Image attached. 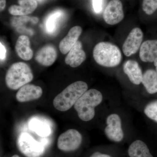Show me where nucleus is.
I'll use <instances>...</instances> for the list:
<instances>
[{"label": "nucleus", "instance_id": "obj_1", "mask_svg": "<svg viewBox=\"0 0 157 157\" xmlns=\"http://www.w3.org/2000/svg\"><path fill=\"white\" fill-rule=\"evenodd\" d=\"M88 88L87 83L83 81H76L70 84L55 98L54 107L59 111H67L87 90Z\"/></svg>", "mask_w": 157, "mask_h": 157}, {"label": "nucleus", "instance_id": "obj_2", "mask_svg": "<svg viewBox=\"0 0 157 157\" xmlns=\"http://www.w3.org/2000/svg\"><path fill=\"white\" fill-rule=\"evenodd\" d=\"M103 96L98 90H87L74 105L78 117L83 121L92 120L95 115V108L102 102Z\"/></svg>", "mask_w": 157, "mask_h": 157}, {"label": "nucleus", "instance_id": "obj_3", "mask_svg": "<svg viewBox=\"0 0 157 157\" xmlns=\"http://www.w3.org/2000/svg\"><path fill=\"white\" fill-rule=\"evenodd\" d=\"M93 57L98 64L108 68L117 67L122 59L120 48L109 42H100L97 44L93 50Z\"/></svg>", "mask_w": 157, "mask_h": 157}, {"label": "nucleus", "instance_id": "obj_4", "mask_svg": "<svg viewBox=\"0 0 157 157\" xmlns=\"http://www.w3.org/2000/svg\"><path fill=\"white\" fill-rule=\"evenodd\" d=\"M33 75L28 65L23 62L13 64L6 74V85L10 89L17 90L32 81Z\"/></svg>", "mask_w": 157, "mask_h": 157}, {"label": "nucleus", "instance_id": "obj_5", "mask_svg": "<svg viewBox=\"0 0 157 157\" xmlns=\"http://www.w3.org/2000/svg\"><path fill=\"white\" fill-rule=\"evenodd\" d=\"M20 151L27 157H40L45 151L44 144L37 141L27 133H22L17 139Z\"/></svg>", "mask_w": 157, "mask_h": 157}, {"label": "nucleus", "instance_id": "obj_6", "mask_svg": "<svg viewBox=\"0 0 157 157\" xmlns=\"http://www.w3.org/2000/svg\"><path fill=\"white\" fill-rule=\"evenodd\" d=\"M82 137L80 132L75 129H69L59 136L57 146L63 151H74L79 148Z\"/></svg>", "mask_w": 157, "mask_h": 157}, {"label": "nucleus", "instance_id": "obj_7", "mask_svg": "<svg viewBox=\"0 0 157 157\" xmlns=\"http://www.w3.org/2000/svg\"><path fill=\"white\" fill-rule=\"evenodd\" d=\"M106 124L104 132L107 138L113 142L121 141L124 138V133L119 115L116 113L110 114L107 118Z\"/></svg>", "mask_w": 157, "mask_h": 157}, {"label": "nucleus", "instance_id": "obj_8", "mask_svg": "<svg viewBox=\"0 0 157 157\" xmlns=\"http://www.w3.org/2000/svg\"><path fill=\"white\" fill-rule=\"evenodd\" d=\"M124 17L123 6L120 0L110 1L103 14L104 21L109 25H115L121 22Z\"/></svg>", "mask_w": 157, "mask_h": 157}, {"label": "nucleus", "instance_id": "obj_9", "mask_svg": "<svg viewBox=\"0 0 157 157\" xmlns=\"http://www.w3.org/2000/svg\"><path fill=\"white\" fill-rule=\"evenodd\" d=\"M143 36L141 29L139 28L132 29L123 45V52L125 56H131L137 53L142 44Z\"/></svg>", "mask_w": 157, "mask_h": 157}, {"label": "nucleus", "instance_id": "obj_10", "mask_svg": "<svg viewBox=\"0 0 157 157\" xmlns=\"http://www.w3.org/2000/svg\"><path fill=\"white\" fill-rule=\"evenodd\" d=\"M41 87L33 84H26L20 88L16 94V99L21 103L37 100L42 94Z\"/></svg>", "mask_w": 157, "mask_h": 157}, {"label": "nucleus", "instance_id": "obj_11", "mask_svg": "<svg viewBox=\"0 0 157 157\" xmlns=\"http://www.w3.org/2000/svg\"><path fill=\"white\" fill-rule=\"evenodd\" d=\"M123 71L133 84L138 85L142 82L143 73L140 65L136 61H126L124 64Z\"/></svg>", "mask_w": 157, "mask_h": 157}, {"label": "nucleus", "instance_id": "obj_12", "mask_svg": "<svg viewBox=\"0 0 157 157\" xmlns=\"http://www.w3.org/2000/svg\"><path fill=\"white\" fill-rule=\"evenodd\" d=\"M86 54L82 49V44L80 41L76 42L70 49L65 58V63L72 67H77L85 61Z\"/></svg>", "mask_w": 157, "mask_h": 157}, {"label": "nucleus", "instance_id": "obj_13", "mask_svg": "<svg viewBox=\"0 0 157 157\" xmlns=\"http://www.w3.org/2000/svg\"><path fill=\"white\" fill-rule=\"evenodd\" d=\"M57 56L56 48L52 45H46L39 49L35 56V59L40 64L49 67L53 64Z\"/></svg>", "mask_w": 157, "mask_h": 157}, {"label": "nucleus", "instance_id": "obj_14", "mask_svg": "<svg viewBox=\"0 0 157 157\" xmlns=\"http://www.w3.org/2000/svg\"><path fill=\"white\" fill-rule=\"evenodd\" d=\"M82 32V29L79 26L73 27L70 29L67 36L62 39L59 45L60 51L63 54L67 53L73 48L78 41Z\"/></svg>", "mask_w": 157, "mask_h": 157}, {"label": "nucleus", "instance_id": "obj_15", "mask_svg": "<svg viewBox=\"0 0 157 157\" xmlns=\"http://www.w3.org/2000/svg\"><path fill=\"white\" fill-rule=\"evenodd\" d=\"M139 56L144 62H154L157 58V39L148 40L141 44Z\"/></svg>", "mask_w": 157, "mask_h": 157}, {"label": "nucleus", "instance_id": "obj_16", "mask_svg": "<svg viewBox=\"0 0 157 157\" xmlns=\"http://www.w3.org/2000/svg\"><path fill=\"white\" fill-rule=\"evenodd\" d=\"M18 2L19 6L13 5L9 8L10 14L19 16L26 15L33 13L38 6L36 0H19Z\"/></svg>", "mask_w": 157, "mask_h": 157}, {"label": "nucleus", "instance_id": "obj_17", "mask_svg": "<svg viewBox=\"0 0 157 157\" xmlns=\"http://www.w3.org/2000/svg\"><path fill=\"white\" fill-rule=\"evenodd\" d=\"M15 49L18 56L24 60H29L33 58V51L27 36L21 35L18 37L15 44Z\"/></svg>", "mask_w": 157, "mask_h": 157}, {"label": "nucleus", "instance_id": "obj_18", "mask_svg": "<svg viewBox=\"0 0 157 157\" xmlns=\"http://www.w3.org/2000/svg\"><path fill=\"white\" fill-rule=\"evenodd\" d=\"M128 154L130 157H154L146 144L140 140H135L130 144Z\"/></svg>", "mask_w": 157, "mask_h": 157}, {"label": "nucleus", "instance_id": "obj_19", "mask_svg": "<svg viewBox=\"0 0 157 157\" xmlns=\"http://www.w3.org/2000/svg\"><path fill=\"white\" fill-rule=\"evenodd\" d=\"M149 94L157 93V73L156 70H147L143 74L142 82Z\"/></svg>", "mask_w": 157, "mask_h": 157}, {"label": "nucleus", "instance_id": "obj_20", "mask_svg": "<svg viewBox=\"0 0 157 157\" xmlns=\"http://www.w3.org/2000/svg\"><path fill=\"white\" fill-rule=\"evenodd\" d=\"M29 126L37 135L41 137H47L50 135L51 132L50 127L47 123L39 119L34 118L31 120Z\"/></svg>", "mask_w": 157, "mask_h": 157}, {"label": "nucleus", "instance_id": "obj_21", "mask_svg": "<svg viewBox=\"0 0 157 157\" xmlns=\"http://www.w3.org/2000/svg\"><path fill=\"white\" fill-rule=\"evenodd\" d=\"M63 12L57 10L51 13L47 17L45 22V29L48 34H53L56 30L57 23L60 17L63 15Z\"/></svg>", "mask_w": 157, "mask_h": 157}, {"label": "nucleus", "instance_id": "obj_22", "mask_svg": "<svg viewBox=\"0 0 157 157\" xmlns=\"http://www.w3.org/2000/svg\"><path fill=\"white\" fill-rule=\"evenodd\" d=\"M144 112L147 117L157 123V100L148 103L144 107Z\"/></svg>", "mask_w": 157, "mask_h": 157}, {"label": "nucleus", "instance_id": "obj_23", "mask_svg": "<svg viewBox=\"0 0 157 157\" xmlns=\"http://www.w3.org/2000/svg\"><path fill=\"white\" fill-rule=\"evenodd\" d=\"M39 19L37 17H29L26 15L20 16L19 17H15L12 18L11 24L14 27H21L24 23L31 22L32 23L37 24L39 22Z\"/></svg>", "mask_w": 157, "mask_h": 157}, {"label": "nucleus", "instance_id": "obj_24", "mask_svg": "<svg viewBox=\"0 0 157 157\" xmlns=\"http://www.w3.org/2000/svg\"><path fill=\"white\" fill-rule=\"evenodd\" d=\"M142 9L147 15H151L157 9V0H143Z\"/></svg>", "mask_w": 157, "mask_h": 157}, {"label": "nucleus", "instance_id": "obj_25", "mask_svg": "<svg viewBox=\"0 0 157 157\" xmlns=\"http://www.w3.org/2000/svg\"><path fill=\"white\" fill-rule=\"evenodd\" d=\"M103 0H93V6L94 11L97 13L101 12L102 9Z\"/></svg>", "mask_w": 157, "mask_h": 157}, {"label": "nucleus", "instance_id": "obj_26", "mask_svg": "<svg viewBox=\"0 0 157 157\" xmlns=\"http://www.w3.org/2000/svg\"><path fill=\"white\" fill-rule=\"evenodd\" d=\"M0 59L1 61H4L6 58V49L5 46L2 42L0 43Z\"/></svg>", "mask_w": 157, "mask_h": 157}, {"label": "nucleus", "instance_id": "obj_27", "mask_svg": "<svg viewBox=\"0 0 157 157\" xmlns=\"http://www.w3.org/2000/svg\"><path fill=\"white\" fill-rule=\"evenodd\" d=\"M90 157H112L111 156L105 154L101 153L99 152H96L93 154Z\"/></svg>", "mask_w": 157, "mask_h": 157}, {"label": "nucleus", "instance_id": "obj_28", "mask_svg": "<svg viewBox=\"0 0 157 157\" xmlns=\"http://www.w3.org/2000/svg\"><path fill=\"white\" fill-rule=\"evenodd\" d=\"M6 6V0H0V9L1 11H3Z\"/></svg>", "mask_w": 157, "mask_h": 157}, {"label": "nucleus", "instance_id": "obj_29", "mask_svg": "<svg viewBox=\"0 0 157 157\" xmlns=\"http://www.w3.org/2000/svg\"><path fill=\"white\" fill-rule=\"evenodd\" d=\"M153 63L154 64L155 67L156 71L157 73V58L155 59V60Z\"/></svg>", "mask_w": 157, "mask_h": 157}, {"label": "nucleus", "instance_id": "obj_30", "mask_svg": "<svg viewBox=\"0 0 157 157\" xmlns=\"http://www.w3.org/2000/svg\"><path fill=\"white\" fill-rule=\"evenodd\" d=\"M11 157H19V156L17 155H13V156H12Z\"/></svg>", "mask_w": 157, "mask_h": 157}, {"label": "nucleus", "instance_id": "obj_31", "mask_svg": "<svg viewBox=\"0 0 157 157\" xmlns=\"http://www.w3.org/2000/svg\"><path fill=\"white\" fill-rule=\"evenodd\" d=\"M37 1L39 2H43L44 0H37Z\"/></svg>", "mask_w": 157, "mask_h": 157}]
</instances>
